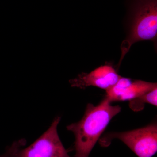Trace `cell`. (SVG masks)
Here are the masks:
<instances>
[{
    "label": "cell",
    "mask_w": 157,
    "mask_h": 157,
    "mask_svg": "<svg viewBox=\"0 0 157 157\" xmlns=\"http://www.w3.org/2000/svg\"><path fill=\"white\" fill-rule=\"evenodd\" d=\"M104 99L97 106L88 104L79 121L67 126L75 136L74 157H89L97 141L113 118L121 112L119 106H112Z\"/></svg>",
    "instance_id": "1"
},
{
    "label": "cell",
    "mask_w": 157,
    "mask_h": 157,
    "mask_svg": "<svg viewBox=\"0 0 157 157\" xmlns=\"http://www.w3.org/2000/svg\"><path fill=\"white\" fill-rule=\"evenodd\" d=\"M127 5L128 30L121 45L119 65L133 44L157 39V0H127Z\"/></svg>",
    "instance_id": "2"
},
{
    "label": "cell",
    "mask_w": 157,
    "mask_h": 157,
    "mask_svg": "<svg viewBox=\"0 0 157 157\" xmlns=\"http://www.w3.org/2000/svg\"><path fill=\"white\" fill-rule=\"evenodd\" d=\"M61 117L55 118L49 128L30 146L21 149L25 139L14 141L10 157H70L59 137L57 128Z\"/></svg>",
    "instance_id": "3"
},
{
    "label": "cell",
    "mask_w": 157,
    "mask_h": 157,
    "mask_svg": "<svg viewBox=\"0 0 157 157\" xmlns=\"http://www.w3.org/2000/svg\"><path fill=\"white\" fill-rule=\"evenodd\" d=\"M115 138L124 142L137 157H152L157 151V124L128 132L108 133L100 140V144L107 147Z\"/></svg>",
    "instance_id": "4"
},
{
    "label": "cell",
    "mask_w": 157,
    "mask_h": 157,
    "mask_svg": "<svg viewBox=\"0 0 157 157\" xmlns=\"http://www.w3.org/2000/svg\"><path fill=\"white\" fill-rule=\"evenodd\" d=\"M121 76L112 66H101L89 73H82L69 81L73 87L85 89L93 86L107 91L118 81Z\"/></svg>",
    "instance_id": "5"
},
{
    "label": "cell",
    "mask_w": 157,
    "mask_h": 157,
    "mask_svg": "<svg viewBox=\"0 0 157 157\" xmlns=\"http://www.w3.org/2000/svg\"><path fill=\"white\" fill-rule=\"evenodd\" d=\"M156 83L121 76L112 88L106 91L105 99L113 101H131L157 87Z\"/></svg>",
    "instance_id": "6"
},
{
    "label": "cell",
    "mask_w": 157,
    "mask_h": 157,
    "mask_svg": "<svg viewBox=\"0 0 157 157\" xmlns=\"http://www.w3.org/2000/svg\"><path fill=\"white\" fill-rule=\"evenodd\" d=\"M157 96V87L129 101V107L133 111L139 112L143 110L146 104H152L156 107Z\"/></svg>",
    "instance_id": "7"
},
{
    "label": "cell",
    "mask_w": 157,
    "mask_h": 157,
    "mask_svg": "<svg viewBox=\"0 0 157 157\" xmlns=\"http://www.w3.org/2000/svg\"><path fill=\"white\" fill-rule=\"evenodd\" d=\"M14 143H13L11 146L7 147L6 150V152L5 153L3 154L2 155H0V157H10L11 152H12L13 148H14Z\"/></svg>",
    "instance_id": "8"
}]
</instances>
